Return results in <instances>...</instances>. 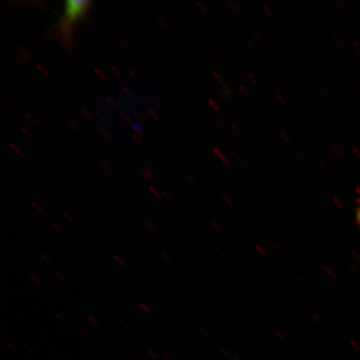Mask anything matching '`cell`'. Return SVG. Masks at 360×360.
Here are the masks:
<instances>
[{"instance_id":"cell-1","label":"cell","mask_w":360,"mask_h":360,"mask_svg":"<svg viewBox=\"0 0 360 360\" xmlns=\"http://www.w3.org/2000/svg\"><path fill=\"white\" fill-rule=\"evenodd\" d=\"M89 4V1H83V0L80 1L70 0L65 2L64 15L62 16L60 22V34L65 44L71 42L74 25L76 21L85 15Z\"/></svg>"},{"instance_id":"cell-2","label":"cell","mask_w":360,"mask_h":360,"mask_svg":"<svg viewBox=\"0 0 360 360\" xmlns=\"http://www.w3.org/2000/svg\"><path fill=\"white\" fill-rule=\"evenodd\" d=\"M212 150L214 154L219 158L220 160H222L228 167H231V162L229 161L226 157L224 156V153L221 150H219L217 147H213Z\"/></svg>"},{"instance_id":"cell-3","label":"cell","mask_w":360,"mask_h":360,"mask_svg":"<svg viewBox=\"0 0 360 360\" xmlns=\"http://www.w3.org/2000/svg\"><path fill=\"white\" fill-rule=\"evenodd\" d=\"M227 6L232 11L237 13V15H243V13H244V11H243L242 7L236 2L228 1Z\"/></svg>"},{"instance_id":"cell-4","label":"cell","mask_w":360,"mask_h":360,"mask_svg":"<svg viewBox=\"0 0 360 360\" xmlns=\"http://www.w3.org/2000/svg\"><path fill=\"white\" fill-rule=\"evenodd\" d=\"M136 308L139 313H142L143 314H148L151 312L150 308L148 307L147 304L142 302H139Z\"/></svg>"},{"instance_id":"cell-5","label":"cell","mask_w":360,"mask_h":360,"mask_svg":"<svg viewBox=\"0 0 360 360\" xmlns=\"http://www.w3.org/2000/svg\"><path fill=\"white\" fill-rule=\"evenodd\" d=\"M34 252L36 254L39 255V257L41 258V259L44 261V262L46 263L49 265H51V266H52V265H53V261L51 260V258L48 257V256L46 255H44V253H42V252H39L36 250H34Z\"/></svg>"},{"instance_id":"cell-6","label":"cell","mask_w":360,"mask_h":360,"mask_svg":"<svg viewBox=\"0 0 360 360\" xmlns=\"http://www.w3.org/2000/svg\"><path fill=\"white\" fill-rule=\"evenodd\" d=\"M208 105L214 112H219L221 111V108L219 105V103L216 102L213 98H209Z\"/></svg>"},{"instance_id":"cell-7","label":"cell","mask_w":360,"mask_h":360,"mask_svg":"<svg viewBox=\"0 0 360 360\" xmlns=\"http://www.w3.org/2000/svg\"><path fill=\"white\" fill-rule=\"evenodd\" d=\"M29 278L31 282H33L36 285L41 286L43 285V282L41 278H39L37 276H35L34 274H30Z\"/></svg>"},{"instance_id":"cell-8","label":"cell","mask_w":360,"mask_h":360,"mask_svg":"<svg viewBox=\"0 0 360 360\" xmlns=\"http://www.w3.org/2000/svg\"><path fill=\"white\" fill-rule=\"evenodd\" d=\"M112 258H114L115 262L117 264H120V266H122V267L125 266L126 261L122 257H121L120 255H114V256H112Z\"/></svg>"},{"instance_id":"cell-9","label":"cell","mask_w":360,"mask_h":360,"mask_svg":"<svg viewBox=\"0 0 360 360\" xmlns=\"http://www.w3.org/2000/svg\"><path fill=\"white\" fill-rule=\"evenodd\" d=\"M31 206H32V208L36 211V212L40 214H44V210L43 209V207L39 205L37 202H33L32 204H31Z\"/></svg>"},{"instance_id":"cell-10","label":"cell","mask_w":360,"mask_h":360,"mask_svg":"<svg viewBox=\"0 0 360 360\" xmlns=\"http://www.w3.org/2000/svg\"><path fill=\"white\" fill-rule=\"evenodd\" d=\"M238 90H240V93L243 94V96L249 98L250 97V92L248 91L247 89H245L244 86H242V85H238Z\"/></svg>"},{"instance_id":"cell-11","label":"cell","mask_w":360,"mask_h":360,"mask_svg":"<svg viewBox=\"0 0 360 360\" xmlns=\"http://www.w3.org/2000/svg\"><path fill=\"white\" fill-rule=\"evenodd\" d=\"M262 7L264 12L265 13V15H266L269 18L274 17V13L272 12L271 10H270V8H269L268 6H266V4H263Z\"/></svg>"},{"instance_id":"cell-12","label":"cell","mask_w":360,"mask_h":360,"mask_svg":"<svg viewBox=\"0 0 360 360\" xmlns=\"http://www.w3.org/2000/svg\"><path fill=\"white\" fill-rule=\"evenodd\" d=\"M213 76H214V78L218 81V82L219 84H223L224 83V77L221 75H220L219 73H218V72H213Z\"/></svg>"},{"instance_id":"cell-13","label":"cell","mask_w":360,"mask_h":360,"mask_svg":"<svg viewBox=\"0 0 360 360\" xmlns=\"http://www.w3.org/2000/svg\"><path fill=\"white\" fill-rule=\"evenodd\" d=\"M247 75L248 78L250 79L252 83H253L255 85L259 84V79H257V77H256V76L254 74H252L250 73V72H249V73H248Z\"/></svg>"},{"instance_id":"cell-14","label":"cell","mask_w":360,"mask_h":360,"mask_svg":"<svg viewBox=\"0 0 360 360\" xmlns=\"http://www.w3.org/2000/svg\"><path fill=\"white\" fill-rule=\"evenodd\" d=\"M277 98H278V101H280V103H281V105L283 106H286L288 105L286 98L283 96V94L281 93L277 94Z\"/></svg>"},{"instance_id":"cell-15","label":"cell","mask_w":360,"mask_h":360,"mask_svg":"<svg viewBox=\"0 0 360 360\" xmlns=\"http://www.w3.org/2000/svg\"><path fill=\"white\" fill-rule=\"evenodd\" d=\"M51 227L58 233H64V229L56 222H51Z\"/></svg>"},{"instance_id":"cell-16","label":"cell","mask_w":360,"mask_h":360,"mask_svg":"<svg viewBox=\"0 0 360 360\" xmlns=\"http://www.w3.org/2000/svg\"><path fill=\"white\" fill-rule=\"evenodd\" d=\"M253 36L254 38L257 40L259 43L262 42V37H261V34L258 32V30L255 29V27H253Z\"/></svg>"},{"instance_id":"cell-17","label":"cell","mask_w":360,"mask_h":360,"mask_svg":"<svg viewBox=\"0 0 360 360\" xmlns=\"http://www.w3.org/2000/svg\"><path fill=\"white\" fill-rule=\"evenodd\" d=\"M278 135H280V137L283 139L287 143H291V139L285 132L280 131L278 132Z\"/></svg>"},{"instance_id":"cell-18","label":"cell","mask_w":360,"mask_h":360,"mask_svg":"<svg viewBox=\"0 0 360 360\" xmlns=\"http://www.w3.org/2000/svg\"><path fill=\"white\" fill-rule=\"evenodd\" d=\"M55 277L57 278V280L63 283H67V280H66V278L63 276L62 274L60 273H58V272H56L55 273Z\"/></svg>"},{"instance_id":"cell-19","label":"cell","mask_w":360,"mask_h":360,"mask_svg":"<svg viewBox=\"0 0 360 360\" xmlns=\"http://www.w3.org/2000/svg\"><path fill=\"white\" fill-rule=\"evenodd\" d=\"M62 214L68 220V221L70 222L71 224L75 223V219L72 217L69 213L65 212V211H63Z\"/></svg>"},{"instance_id":"cell-20","label":"cell","mask_w":360,"mask_h":360,"mask_svg":"<svg viewBox=\"0 0 360 360\" xmlns=\"http://www.w3.org/2000/svg\"><path fill=\"white\" fill-rule=\"evenodd\" d=\"M133 127H134L135 131H136L137 133L141 134H142L143 133V129L142 124L135 123V124H134Z\"/></svg>"},{"instance_id":"cell-21","label":"cell","mask_w":360,"mask_h":360,"mask_svg":"<svg viewBox=\"0 0 360 360\" xmlns=\"http://www.w3.org/2000/svg\"><path fill=\"white\" fill-rule=\"evenodd\" d=\"M216 125H217V127L220 129V131H222L224 133H226L227 129L225 128V126L223 124L221 121L216 120L215 121Z\"/></svg>"},{"instance_id":"cell-22","label":"cell","mask_w":360,"mask_h":360,"mask_svg":"<svg viewBox=\"0 0 360 360\" xmlns=\"http://www.w3.org/2000/svg\"><path fill=\"white\" fill-rule=\"evenodd\" d=\"M143 223H145L146 224V226L150 229V231H155V225L154 224H152L150 220H148V219H146L145 221H143Z\"/></svg>"},{"instance_id":"cell-23","label":"cell","mask_w":360,"mask_h":360,"mask_svg":"<svg viewBox=\"0 0 360 360\" xmlns=\"http://www.w3.org/2000/svg\"><path fill=\"white\" fill-rule=\"evenodd\" d=\"M223 94H224V96L226 98H229H229H233L232 92L228 88L225 89Z\"/></svg>"},{"instance_id":"cell-24","label":"cell","mask_w":360,"mask_h":360,"mask_svg":"<svg viewBox=\"0 0 360 360\" xmlns=\"http://www.w3.org/2000/svg\"><path fill=\"white\" fill-rule=\"evenodd\" d=\"M198 6H199L200 10L202 11V13H205V15H209V11H208V8H207V7H205V4H202V3H198Z\"/></svg>"},{"instance_id":"cell-25","label":"cell","mask_w":360,"mask_h":360,"mask_svg":"<svg viewBox=\"0 0 360 360\" xmlns=\"http://www.w3.org/2000/svg\"><path fill=\"white\" fill-rule=\"evenodd\" d=\"M79 274L80 276L84 278V280L89 281V274L86 271H84V269L79 270Z\"/></svg>"},{"instance_id":"cell-26","label":"cell","mask_w":360,"mask_h":360,"mask_svg":"<svg viewBox=\"0 0 360 360\" xmlns=\"http://www.w3.org/2000/svg\"><path fill=\"white\" fill-rule=\"evenodd\" d=\"M231 127L233 130H235L236 134H241L243 133L240 127H238V126L236 124H231Z\"/></svg>"},{"instance_id":"cell-27","label":"cell","mask_w":360,"mask_h":360,"mask_svg":"<svg viewBox=\"0 0 360 360\" xmlns=\"http://www.w3.org/2000/svg\"><path fill=\"white\" fill-rule=\"evenodd\" d=\"M88 319H89V321L90 322H91V323H94V325H96V326H100V322H98V321H97V319H96V318H94V317H93V316H90V315H89V316H88Z\"/></svg>"},{"instance_id":"cell-28","label":"cell","mask_w":360,"mask_h":360,"mask_svg":"<svg viewBox=\"0 0 360 360\" xmlns=\"http://www.w3.org/2000/svg\"><path fill=\"white\" fill-rule=\"evenodd\" d=\"M53 315H55V317L57 319H58V321H60L61 322H65V319L64 317H63L60 314L55 313V314H53Z\"/></svg>"},{"instance_id":"cell-29","label":"cell","mask_w":360,"mask_h":360,"mask_svg":"<svg viewBox=\"0 0 360 360\" xmlns=\"http://www.w3.org/2000/svg\"><path fill=\"white\" fill-rule=\"evenodd\" d=\"M53 292H55L56 295H57L58 296H60L61 297V298H64L65 297V295H64V292H63L61 290H58V289H53Z\"/></svg>"},{"instance_id":"cell-30","label":"cell","mask_w":360,"mask_h":360,"mask_svg":"<svg viewBox=\"0 0 360 360\" xmlns=\"http://www.w3.org/2000/svg\"><path fill=\"white\" fill-rule=\"evenodd\" d=\"M128 218L131 219V221L136 222L137 219L135 218V216L131 213H128Z\"/></svg>"},{"instance_id":"cell-31","label":"cell","mask_w":360,"mask_h":360,"mask_svg":"<svg viewBox=\"0 0 360 360\" xmlns=\"http://www.w3.org/2000/svg\"><path fill=\"white\" fill-rule=\"evenodd\" d=\"M76 283H77V285L81 288V289H86V287L84 285L82 282H80L79 281H76Z\"/></svg>"},{"instance_id":"cell-32","label":"cell","mask_w":360,"mask_h":360,"mask_svg":"<svg viewBox=\"0 0 360 360\" xmlns=\"http://www.w3.org/2000/svg\"><path fill=\"white\" fill-rule=\"evenodd\" d=\"M215 56H216V58H218L219 62L224 63V58H223L222 56L220 55V53H215Z\"/></svg>"},{"instance_id":"cell-33","label":"cell","mask_w":360,"mask_h":360,"mask_svg":"<svg viewBox=\"0 0 360 360\" xmlns=\"http://www.w3.org/2000/svg\"><path fill=\"white\" fill-rule=\"evenodd\" d=\"M150 191H151L153 195H154L156 198H160V193H158L156 192V191L155 190V188H151Z\"/></svg>"},{"instance_id":"cell-34","label":"cell","mask_w":360,"mask_h":360,"mask_svg":"<svg viewBox=\"0 0 360 360\" xmlns=\"http://www.w3.org/2000/svg\"><path fill=\"white\" fill-rule=\"evenodd\" d=\"M356 220L360 226V209H359L356 212Z\"/></svg>"},{"instance_id":"cell-35","label":"cell","mask_w":360,"mask_h":360,"mask_svg":"<svg viewBox=\"0 0 360 360\" xmlns=\"http://www.w3.org/2000/svg\"><path fill=\"white\" fill-rule=\"evenodd\" d=\"M100 229L103 233H105V235L109 236V231H108L106 229L103 228V226H101Z\"/></svg>"},{"instance_id":"cell-36","label":"cell","mask_w":360,"mask_h":360,"mask_svg":"<svg viewBox=\"0 0 360 360\" xmlns=\"http://www.w3.org/2000/svg\"><path fill=\"white\" fill-rule=\"evenodd\" d=\"M161 255H162V257H163L164 259L169 260V256L167 255V254L162 253Z\"/></svg>"}]
</instances>
